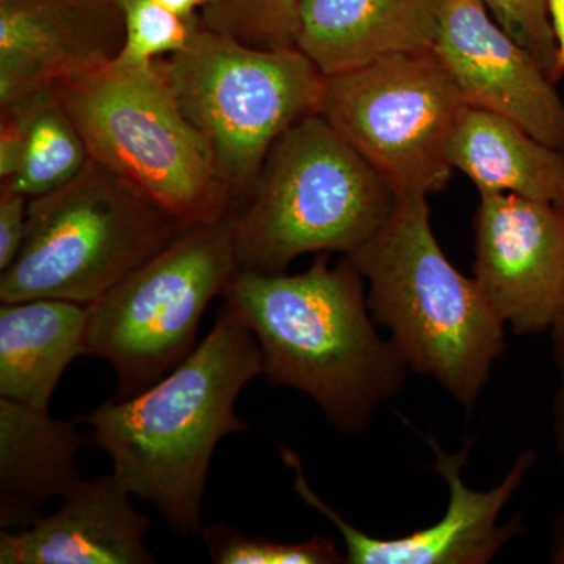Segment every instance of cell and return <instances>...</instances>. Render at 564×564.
Instances as JSON below:
<instances>
[{
    "label": "cell",
    "mask_w": 564,
    "mask_h": 564,
    "mask_svg": "<svg viewBox=\"0 0 564 564\" xmlns=\"http://www.w3.org/2000/svg\"><path fill=\"white\" fill-rule=\"evenodd\" d=\"M262 373L258 339L225 303L209 336L173 372L77 419L132 496L152 505L172 533L187 538L202 533L215 448L250 429L236 413L237 399Z\"/></svg>",
    "instance_id": "6da1fadb"
},
{
    "label": "cell",
    "mask_w": 564,
    "mask_h": 564,
    "mask_svg": "<svg viewBox=\"0 0 564 564\" xmlns=\"http://www.w3.org/2000/svg\"><path fill=\"white\" fill-rule=\"evenodd\" d=\"M258 339L267 383L310 397L337 432L359 436L402 392L408 369L377 329L366 281L328 256L299 274L237 270L223 293Z\"/></svg>",
    "instance_id": "7a4b0ae2"
},
{
    "label": "cell",
    "mask_w": 564,
    "mask_h": 564,
    "mask_svg": "<svg viewBox=\"0 0 564 564\" xmlns=\"http://www.w3.org/2000/svg\"><path fill=\"white\" fill-rule=\"evenodd\" d=\"M347 258L366 281L375 323L410 372L433 378L473 410L502 356L507 325L441 248L429 196H397L384 225Z\"/></svg>",
    "instance_id": "3957f363"
},
{
    "label": "cell",
    "mask_w": 564,
    "mask_h": 564,
    "mask_svg": "<svg viewBox=\"0 0 564 564\" xmlns=\"http://www.w3.org/2000/svg\"><path fill=\"white\" fill-rule=\"evenodd\" d=\"M395 192L321 113L273 144L247 207L231 215L240 270L284 273L311 252L350 256L372 239Z\"/></svg>",
    "instance_id": "277c9868"
},
{
    "label": "cell",
    "mask_w": 564,
    "mask_h": 564,
    "mask_svg": "<svg viewBox=\"0 0 564 564\" xmlns=\"http://www.w3.org/2000/svg\"><path fill=\"white\" fill-rule=\"evenodd\" d=\"M188 226L96 161L29 199L20 254L0 276V302L91 304Z\"/></svg>",
    "instance_id": "5b68a950"
},
{
    "label": "cell",
    "mask_w": 564,
    "mask_h": 564,
    "mask_svg": "<svg viewBox=\"0 0 564 564\" xmlns=\"http://www.w3.org/2000/svg\"><path fill=\"white\" fill-rule=\"evenodd\" d=\"M155 68L212 152L231 196L250 195L273 144L321 109L325 76L302 51L261 50L199 22Z\"/></svg>",
    "instance_id": "8992f818"
},
{
    "label": "cell",
    "mask_w": 564,
    "mask_h": 564,
    "mask_svg": "<svg viewBox=\"0 0 564 564\" xmlns=\"http://www.w3.org/2000/svg\"><path fill=\"white\" fill-rule=\"evenodd\" d=\"M90 159L184 226L226 217L232 196L202 133L154 65H109L57 87Z\"/></svg>",
    "instance_id": "52a82bcc"
},
{
    "label": "cell",
    "mask_w": 564,
    "mask_h": 564,
    "mask_svg": "<svg viewBox=\"0 0 564 564\" xmlns=\"http://www.w3.org/2000/svg\"><path fill=\"white\" fill-rule=\"evenodd\" d=\"M239 270L231 215L188 226L88 304L85 355L110 364L118 399L137 395L198 347L199 323Z\"/></svg>",
    "instance_id": "ba28073f"
},
{
    "label": "cell",
    "mask_w": 564,
    "mask_h": 564,
    "mask_svg": "<svg viewBox=\"0 0 564 564\" xmlns=\"http://www.w3.org/2000/svg\"><path fill=\"white\" fill-rule=\"evenodd\" d=\"M469 104L434 50L400 52L325 77L318 113L397 196L444 191L448 144Z\"/></svg>",
    "instance_id": "9c48e42d"
},
{
    "label": "cell",
    "mask_w": 564,
    "mask_h": 564,
    "mask_svg": "<svg viewBox=\"0 0 564 564\" xmlns=\"http://www.w3.org/2000/svg\"><path fill=\"white\" fill-rule=\"evenodd\" d=\"M433 452L432 469L448 488L447 511L440 522L399 538H377L348 522L326 503L307 481L302 456L281 445L282 463L293 474V491L307 507L318 511L336 527L345 545L348 564H488L516 536L524 532L522 514L500 522L505 507L532 473L538 455L524 451L516 458L503 480L488 491H477L464 481L474 441L466 440L458 452H445L436 437H425Z\"/></svg>",
    "instance_id": "30bf717a"
},
{
    "label": "cell",
    "mask_w": 564,
    "mask_h": 564,
    "mask_svg": "<svg viewBox=\"0 0 564 564\" xmlns=\"http://www.w3.org/2000/svg\"><path fill=\"white\" fill-rule=\"evenodd\" d=\"M474 280L507 328L551 332L564 314V207L480 193Z\"/></svg>",
    "instance_id": "8fae6325"
},
{
    "label": "cell",
    "mask_w": 564,
    "mask_h": 564,
    "mask_svg": "<svg viewBox=\"0 0 564 564\" xmlns=\"http://www.w3.org/2000/svg\"><path fill=\"white\" fill-rule=\"evenodd\" d=\"M433 50L470 107L513 121L564 154V101L555 82L484 0H447Z\"/></svg>",
    "instance_id": "7c38bea8"
},
{
    "label": "cell",
    "mask_w": 564,
    "mask_h": 564,
    "mask_svg": "<svg viewBox=\"0 0 564 564\" xmlns=\"http://www.w3.org/2000/svg\"><path fill=\"white\" fill-rule=\"evenodd\" d=\"M122 41L118 0H0V109L109 65Z\"/></svg>",
    "instance_id": "4fadbf2b"
},
{
    "label": "cell",
    "mask_w": 564,
    "mask_h": 564,
    "mask_svg": "<svg viewBox=\"0 0 564 564\" xmlns=\"http://www.w3.org/2000/svg\"><path fill=\"white\" fill-rule=\"evenodd\" d=\"M117 474L82 480L55 513L20 533L0 534L2 564H150V516Z\"/></svg>",
    "instance_id": "5bb4252c"
},
{
    "label": "cell",
    "mask_w": 564,
    "mask_h": 564,
    "mask_svg": "<svg viewBox=\"0 0 564 564\" xmlns=\"http://www.w3.org/2000/svg\"><path fill=\"white\" fill-rule=\"evenodd\" d=\"M447 0H299L295 47L323 76L433 50Z\"/></svg>",
    "instance_id": "9a60e30c"
},
{
    "label": "cell",
    "mask_w": 564,
    "mask_h": 564,
    "mask_svg": "<svg viewBox=\"0 0 564 564\" xmlns=\"http://www.w3.org/2000/svg\"><path fill=\"white\" fill-rule=\"evenodd\" d=\"M79 419L61 421L0 397V525L25 527L82 480L79 452L88 437Z\"/></svg>",
    "instance_id": "2e32d148"
},
{
    "label": "cell",
    "mask_w": 564,
    "mask_h": 564,
    "mask_svg": "<svg viewBox=\"0 0 564 564\" xmlns=\"http://www.w3.org/2000/svg\"><path fill=\"white\" fill-rule=\"evenodd\" d=\"M88 304L36 299L0 306V397L50 410L70 362L85 355Z\"/></svg>",
    "instance_id": "e0dca14e"
},
{
    "label": "cell",
    "mask_w": 564,
    "mask_h": 564,
    "mask_svg": "<svg viewBox=\"0 0 564 564\" xmlns=\"http://www.w3.org/2000/svg\"><path fill=\"white\" fill-rule=\"evenodd\" d=\"M448 162L478 193H510L564 207V154L521 126L467 107L456 126Z\"/></svg>",
    "instance_id": "ac0fdd59"
},
{
    "label": "cell",
    "mask_w": 564,
    "mask_h": 564,
    "mask_svg": "<svg viewBox=\"0 0 564 564\" xmlns=\"http://www.w3.org/2000/svg\"><path fill=\"white\" fill-rule=\"evenodd\" d=\"M20 117L22 159L13 180L2 182L14 191L39 198L68 184L90 161V152L57 87L6 107Z\"/></svg>",
    "instance_id": "d6986e66"
},
{
    "label": "cell",
    "mask_w": 564,
    "mask_h": 564,
    "mask_svg": "<svg viewBox=\"0 0 564 564\" xmlns=\"http://www.w3.org/2000/svg\"><path fill=\"white\" fill-rule=\"evenodd\" d=\"M299 0H209L202 22L261 50L295 47Z\"/></svg>",
    "instance_id": "ffe728a7"
},
{
    "label": "cell",
    "mask_w": 564,
    "mask_h": 564,
    "mask_svg": "<svg viewBox=\"0 0 564 564\" xmlns=\"http://www.w3.org/2000/svg\"><path fill=\"white\" fill-rule=\"evenodd\" d=\"M124 14V41L113 58L124 68H148L159 58L184 51L198 29V20H185L154 0H118Z\"/></svg>",
    "instance_id": "44dd1931"
},
{
    "label": "cell",
    "mask_w": 564,
    "mask_h": 564,
    "mask_svg": "<svg viewBox=\"0 0 564 564\" xmlns=\"http://www.w3.org/2000/svg\"><path fill=\"white\" fill-rule=\"evenodd\" d=\"M207 554L215 564H340L345 555L329 538L314 536L299 543L250 538L228 525H203Z\"/></svg>",
    "instance_id": "7402d4cb"
},
{
    "label": "cell",
    "mask_w": 564,
    "mask_h": 564,
    "mask_svg": "<svg viewBox=\"0 0 564 564\" xmlns=\"http://www.w3.org/2000/svg\"><path fill=\"white\" fill-rule=\"evenodd\" d=\"M484 3L497 24L532 52L555 82L556 47L549 0H484Z\"/></svg>",
    "instance_id": "603a6c76"
},
{
    "label": "cell",
    "mask_w": 564,
    "mask_h": 564,
    "mask_svg": "<svg viewBox=\"0 0 564 564\" xmlns=\"http://www.w3.org/2000/svg\"><path fill=\"white\" fill-rule=\"evenodd\" d=\"M29 198L10 185L0 187V273L20 254L28 229Z\"/></svg>",
    "instance_id": "cb8c5ba5"
},
{
    "label": "cell",
    "mask_w": 564,
    "mask_h": 564,
    "mask_svg": "<svg viewBox=\"0 0 564 564\" xmlns=\"http://www.w3.org/2000/svg\"><path fill=\"white\" fill-rule=\"evenodd\" d=\"M22 124L13 110H2L0 118V180L11 181L18 173L22 159Z\"/></svg>",
    "instance_id": "d4e9b609"
},
{
    "label": "cell",
    "mask_w": 564,
    "mask_h": 564,
    "mask_svg": "<svg viewBox=\"0 0 564 564\" xmlns=\"http://www.w3.org/2000/svg\"><path fill=\"white\" fill-rule=\"evenodd\" d=\"M549 333H551L552 352H554L556 375H558L554 403V434L564 473V314Z\"/></svg>",
    "instance_id": "484cf974"
},
{
    "label": "cell",
    "mask_w": 564,
    "mask_h": 564,
    "mask_svg": "<svg viewBox=\"0 0 564 564\" xmlns=\"http://www.w3.org/2000/svg\"><path fill=\"white\" fill-rule=\"evenodd\" d=\"M549 18L554 32L556 57L555 82L564 76V0H549Z\"/></svg>",
    "instance_id": "4316f807"
},
{
    "label": "cell",
    "mask_w": 564,
    "mask_h": 564,
    "mask_svg": "<svg viewBox=\"0 0 564 564\" xmlns=\"http://www.w3.org/2000/svg\"><path fill=\"white\" fill-rule=\"evenodd\" d=\"M154 2L185 20H198L209 0H154Z\"/></svg>",
    "instance_id": "83f0119b"
},
{
    "label": "cell",
    "mask_w": 564,
    "mask_h": 564,
    "mask_svg": "<svg viewBox=\"0 0 564 564\" xmlns=\"http://www.w3.org/2000/svg\"><path fill=\"white\" fill-rule=\"evenodd\" d=\"M551 562L564 564V510L556 518L554 532H552Z\"/></svg>",
    "instance_id": "f1b7e54d"
}]
</instances>
